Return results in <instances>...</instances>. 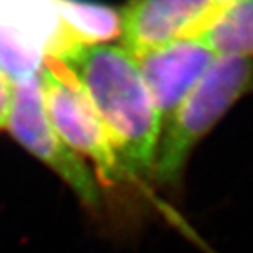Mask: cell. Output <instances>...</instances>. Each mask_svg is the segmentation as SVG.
I'll use <instances>...</instances> for the list:
<instances>
[{"instance_id":"1","label":"cell","mask_w":253,"mask_h":253,"mask_svg":"<svg viewBox=\"0 0 253 253\" xmlns=\"http://www.w3.org/2000/svg\"><path fill=\"white\" fill-rule=\"evenodd\" d=\"M46 58L61 66L87 97L128 178H153L163 125L135 58L124 46L73 40L61 27Z\"/></svg>"},{"instance_id":"2","label":"cell","mask_w":253,"mask_h":253,"mask_svg":"<svg viewBox=\"0 0 253 253\" xmlns=\"http://www.w3.org/2000/svg\"><path fill=\"white\" fill-rule=\"evenodd\" d=\"M252 89L250 58H217L161 128L153 178L165 186H178L194 146Z\"/></svg>"},{"instance_id":"3","label":"cell","mask_w":253,"mask_h":253,"mask_svg":"<svg viewBox=\"0 0 253 253\" xmlns=\"http://www.w3.org/2000/svg\"><path fill=\"white\" fill-rule=\"evenodd\" d=\"M40 87L49 124L59 138L74 153L92 160L107 183L130 179L97 112L61 66L49 58H44L40 69Z\"/></svg>"},{"instance_id":"4","label":"cell","mask_w":253,"mask_h":253,"mask_svg":"<svg viewBox=\"0 0 253 253\" xmlns=\"http://www.w3.org/2000/svg\"><path fill=\"white\" fill-rule=\"evenodd\" d=\"M7 126L18 143L48 165L85 207L99 211L102 196L97 179L83 156L74 153L54 131L43 104L38 76L15 81Z\"/></svg>"},{"instance_id":"5","label":"cell","mask_w":253,"mask_h":253,"mask_svg":"<svg viewBox=\"0 0 253 253\" xmlns=\"http://www.w3.org/2000/svg\"><path fill=\"white\" fill-rule=\"evenodd\" d=\"M133 58L165 125L219 56L199 40L179 38Z\"/></svg>"},{"instance_id":"6","label":"cell","mask_w":253,"mask_h":253,"mask_svg":"<svg viewBox=\"0 0 253 253\" xmlns=\"http://www.w3.org/2000/svg\"><path fill=\"white\" fill-rule=\"evenodd\" d=\"M224 0H131L122 13V46L131 56L191 38Z\"/></svg>"},{"instance_id":"7","label":"cell","mask_w":253,"mask_h":253,"mask_svg":"<svg viewBox=\"0 0 253 253\" xmlns=\"http://www.w3.org/2000/svg\"><path fill=\"white\" fill-rule=\"evenodd\" d=\"M191 38L199 40L217 56H252L253 0H224Z\"/></svg>"},{"instance_id":"8","label":"cell","mask_w":253,"mask_h":253,"mask_svg":"<svg viewBox=\"0 0 253 253\" xmlns=\"http://www.w3.org/2000/svg\"><path fill=\"white\" fill-rule=\"evenodd\" d=\"M63 32L83 43H107L122 33V13L87 0H51Z\"/></svg>"}]
</instances>
